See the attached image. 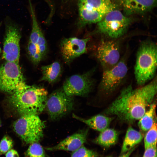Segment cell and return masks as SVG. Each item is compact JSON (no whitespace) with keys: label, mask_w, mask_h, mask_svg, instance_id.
Here are the masks:
<instances>
[{"label":"cell","mask_w":157,"mask_h":157,"mask_svg":"<svg viewBox=\"0 0 157 157\" xmlns=\"http://www.w3.org/2000/svg\"><path fill=\"white\" fill-rule=\"evenodd\" d=\"M6 157H19L17 152L13 149H11L6 152Z\"/></svg>","instance_id":"cell-28"},{"label":"cell","mask_w":157,"mask_h":157,"mask_svg":"<svg viewBox=\"0 0 157 157\" xmlns=\"http://www.w3.org/2000/svg\"><path fill=\"white\" fill-rule=\"evenodd\" d=\"M112 157L110 156H106V157Z\"/></svg>","instance_id":"cell-31"},{"label":"cell","mask_w":157,"mask_h":157,"mask_svg":"<svg viewBox=\"0 0 157 157\" xmlns=\"http://www.w3.org/2000/svg\"><path fill=\"white\" fill-rule=\"evenodd\" d=\"M134 149L133 148L127 152L122 154V155L119 157H129Z\"/></svg>","instance_id":"cell-29"},{"label":"cell","mask_w":157,"mask_h":157,"mask_svg":"<svg viewBox=\"0 0 157 157\" xmlns=\"http://www.w3.org/2000/svg\"><path fill=\"white\" fill-rule=\"evenodd\" d=\"M143 137L140 132L131 127L128 129L123 141L121 150V154H124L139 143L142 140Z\"/></svg>","instance_id":"cell-18"},{"label":"cell","mask_w":157,"mask_h":157,"mask_svg":"<svg viewBox=\"0 0 157 157\" xmlns=\"http://www.w3.org/2000/svg\"><path fill=\"white\" fill-rule=\"evenodd\" d=\"M156 118L152 127L147 131L144 138V149L152 146H156L157 122Z\"/></svg>","instance_id":"cell-21"},{"label":"cell","mask_w":157,"mask_h":157,"mask_svg":"<svg viewBox=\"0 0 157 157\" xmlns=\"http://www.w3.org/2000/svg\"><path fill=\"white\" fill-rule=\"evenodd\" d=\"M1 23H0V26H1ZM1 48H0V53H1Z\"/></svg>","instance_id":"cell-30"},{"label":"cell","mask_w":157,"mask_h":157,"mask_svg":"<svg viewBox=\"0 0 157 157\" xmlns=\"http://www.w3.org/2000/svg\"><path fill=\"white\" fill-rule=\"evenodd\" d=\"M131 16L125 15L118 9L108 13L97 23L95 33L112 39L123 35L134 21Z\"/></svg>","instance_id":"cell-5"},{"label":"cell","mask_w":157,"mask_h":157,"mask_svg":"<svg viewBox=\"0 0 157 157\" xmlns=\"http://www.w3.org/2000/svg\"><path fill=\"white\" fill-rule=\"evenodd\" d=\"M157 90L156 77L149 84L137 88L129 85L122 91L105 112L127 122L139 120L152 103Z\"/></svg>","instance_id":"cell-1"},{"label":"cell","mask_w":157,"mask_h":157,"mask_svg":"<svg viewBox=\"0 0 157 157\" xmlns=\"http://www.w3.org/2000/svg\"><path fill=\"white\" fill-rule=\"evenodd\" d=\"M27 49L29 55L33 62L35 64L39 63L42 57L36 44L29 41Z\"/></svg>","instance_id":"cell-23"},{"label":"cell","mask_w":157,"mask_h":157,"mask_svg":"<svg viewBox=\"0 0 157 157\" xmlns=\"http://www.w3.org/2000/svg\"><path fill=\"white\" fill-rule=\"evenodd\" d=\"M0 125H1V122H0Z\"/></svg>","instance_id":"cell-32"},{"label":"cell","mask_w":157,"mask_h":157,"mask_svg":"<svg viewBox=\"0 0 157 157\" xmlns=\"http://www.w3.org/2000/svg\"><path fill=\"white\" fill-rule=\"evenodd\" d=\"M26 84L18 63L6 61L0 66V90L11 94Z\"/></svg>","instance_id":"cell-7"},{"label":"cell","mask_w":157,"mask_h":157,"mask_svg":"<svg viewBox=\"0 0 157 157\" xmlns=\"http://www.w3.org/2000/svg\"><path fill=\"white\" fill-rule=\"evenodd\" d=\"M72 116L91 128L100 132L108 128L113 119L111 117L100 114L95 115L88 119H84L74 114H72Z\"/></svg>","instance_id":"cell-16"},{"label":"cell","mask_w":157,"mask_h":157,"mask_svg":"<svg viewBox=\"0 0 157 157\" xmlns=\"http://www.w3.org/2000/svg\"><path fill=\"white\" fill-rule=\"evenodd\" d=\"M118 138V133L116 130L107 128L101 132L94 142L101 146L108 147L115 144Z\"/></svg>","instance_id":"cell-19"},{"label":"cell","mask_w":157,"mask_h":157,"mask_svg":"<svg viewBox=\"0 0 157 157\" xmlns=\"http://www.w3.org/2000/svg\"><path fill=\"white\" fill-rule=\"evenodd\" d=\"M142 157H157L156 146H152L145 149Z\"/></svg>","instance_id":"cell-27"},{"label":"cell","mask_w":157,"mask_h":157,"mask_svg":"<svg viewBox=\"0 0 157 157\" xmlns=\"http://www.w3.org/2000/svg\"><path fill=\"white\" fill-rule=\"evenodd\" d=\"M92 71L81 74H75L65 81L62 89L68 95L85 96L89 93L93 84Z\"/></svg>","instance_id":"cell-10"},{"label":"cell","mask_w":157,"mask_h":157,"mask_svg":"<svg viewBox=\"0 0 157 157\" xmlns=\"http://www.w3.org/2000/svg\"><path fill=\"white\" fill-rule=\"evenodd\" d=\"M6 34L3 57L6 61L18 63L20 57L21 33L17 25L8 17L5 21Z\"/></svg>","instance_id":"cell-8"},{"label":"cell","mask_w":157,"mask_h":157,"mask_svg":"<svg viewBox=\"0 0 157 157\" xmlns=\"http://www.w3.org/2000/svg\"><path fill=\"white\" fill-rule=\"evenodd\" d=\"M42 76L41 81L53 84L59 78L62 73V67L60 63L56 61L50 64L43 66L41 68Z\"/></svg>","instance_id":"cell-17"},{"label":"cell","mask_w":157,"mask_h":157,"mask_svg":"<svg viewBox=\"0 0 157 157\" xmlns=\"http://www.w3.org/2000/svg\"><path fill=\"white\" fill-rule=\"evenodd\" d=\"M71 157H97L94 151L85 147L83 145L72 152Z\"/></svg>","instance_id":"cell-24"},{"label":"cell","mask_w":157,"mask_h":157,"mask_svg":"<svg viewBox=\"0 0 157 157\" xmlns=\"http://www.w3.org/2000/svg\"><path fill=\"white\" fill-rule=\"evenodd\" d=\"M78 26L82 28L88 24L97 23L110 12L118 9L113 0H79Z\"/></svg>","instance_id":"cell-4"},{"label":"cell","mask_w":157,"mask_h":157,"mask_svg":"<svg viewBox=\"0 0 157 157\" xmlns=\"http://www.w3.org/2000/svg\"><path fill=\"white\" fill-rule=\"evenodd\" d=\"M47 94L43 87L26 84L11 94L9 101L20 115H38L45 108Z\"/></svg>","instance_id":"cell-2"},{"label":"cell","mask_w":157,"mask_h":157,"mask_svg":"<svg viewBox=\"0 0 157 157\" xmlns=\"http://www.w3.org/2000/svg\"><path fill=\"white\" fill-rule=\"evenodd\" d=\"M88 131V129L81 131L66 138L55 146L46 149L51 151H74L83 145L86 142Z\"/></svg>","instance_id":"cell-15"},{"label":"cell","mask_w":157,"mask_h":157,"mask_svg":"<svg viewBox=\"0 0 157 157\" xmlns=\"http://www.w3.org/2000/svg\"><path fill=\"white\" fill-rule=\"evenodd\" d=\"M89 38L80 39L76 37L64 38L60 44L63 58L67 64H69L75 59L87 52L86 45Z\"/></svg>","instance_id":"cell-13"},{"label":"cell","mask_w":157,"mask_h":157,"mask_svg":"<svg viewBox=\"0 0 157 157\" xmlns=\"http://www.w3.org/2000/svg\"><path fill=\"white\" fill-rule=\"evenodd\" d=\"M74 104L73 97L67 95L62 89H59L47 97L45 107L50 119L55 120L70 112Z\"/></svg>","instance_id":"cell-9"},{"label":"cell","mask_w":157,"mask_h":157,"mask_svg":"<svg viewBox=\"0 0 157 157\" xmlns=\"http://www.w3.org/2000/svg\"><path fill=\"white\" fill-rule=\"evenodd\" d=\"M24 157H46L44 149L38 142L31 144L25 153Z\"/></svg>","instance_id":"cell-22"},{"label":"cell","mask_w":157,"mask_h":157,"mask_svg":"<svg viewBox=\"0 0 157 157\" xmlns=\"http://www.w3.org/2000/svg\"><path fill=\"white\" fill-rule=\"evenodd\" d=\"M121 7L125 15H143L152 10L156 6L157 0H113Z\"/></svg>","instance_id":"cell-14"},{"label":"cell","mask_w":157,"mask_h":157,"mask_svg":"<svg viewBox=\"0 0 157 157\" xmlns=\"http://www.w3.org/2000/svg\"><path fill=\"white\" fill-rule=\"evenodd\" d=\"M95 54L104 70L110 68L120 60L119 44L113 40H102L97 46Z\"/></svg>","instance_id":"cell-11"},{"label":"cell","mask_w":157,"mask_h":157,"mask_svg":"<svg viewBox=\"0 0 157 157\" xmlns=\"http://www.w3.org/2000/svg\"><path fill=\"white\" fill-rule=\"evenodd\" d=\"M156 107V103H152L139 120L138 126L142 131H147L152 126L156 118L155 117Z\"/></svg>","instance_id":"cell-20"},{"label":"cell","mask_w":157,"mask_h":157,"mask_svg":"<svg viewBox=\"0 0 157 157\" xmlns=\"http://www.w3.org/2000/svg\"><path fill=\"white\" fill-rule=\"evenodd\" d=\"M13 142L9 136H4L0 142V153L4 154L12 149L13 146Z\"/></svg>","instance_id":"cell-25"},{"label":"cell","mask_w":157,"mask_h":157,"mask_svg":"<svg viewBox=\"0 0 157 157\" xmlns=\"http://www.w3.org/2000/svg\"><path fill=\"white\" fill-rule=\"evenodd\" d=\"M127 72L126 64L122 60L114 66L103 70L100 83L101 88L107 92L113 90L120 84Z\"/></svg>","instance_id":"cell-12"},{"label":"cell","mask_w":157,"mask_h":157,"mask_svg":"<svg viewBox=\"0 0 157 157\" xmlns=\"http://www.w3.org/2000/svg\"><path fill=\"white\" fill-rule=\"evenodd\" d=\"M36 45L42 58L45 56L47 52L46 40L42 32L40 33Z\"/></svg>","instance_id":"cell-26"},{"label":"cell","mask_w":157,"mask_h":157,"mask_svg":"<svg viewBox=\"0 0 157 157\" xmlns=\"http://www.w3.org/2000/svg\"><path fill=\"white\" fill-rule=\"evenodd\" d=\"M21 116L13 124L14 131L26 144L38 142L43 136L44 122L38 115Z\"/></svg>","instance_id":"cell-6"},{"label":"cell","mask_w":157,"mask_h":157,"mask_svg":"<svg viewBox=\"0 0 157 157\" xmlns=\"http://www.w3.org/2000/svg\"><path fill=\"white\" fill-rule=\"evenodd\" d=\"M157 65V48L154 42L147 40L140 44L137 54L134 73L137 83L142 85L154 76Z\"/></svg>","instance_id":"cell-3"}]
</instances>
